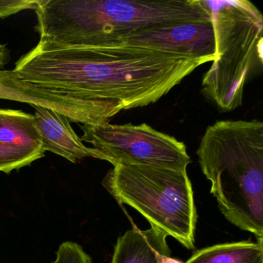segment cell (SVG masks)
I'll return each instance as SVG.
<instances>
[{
  "label": "cell",
  "instance_id": "9c48e42d",
  "mask_svg": "<svg viewBox=\"0 0 263 263\" xmlns=\"http://www.w3.org/2000/svg\"><path fill=\"white\" fill-rule=\"evenodd\" d=\"M33 107L35 123L45 152H53L74 164L87 158L107 161L101 152L84 144L67 117L51 109L37 106Z\"/></svg>",
  "mask_w": 263,
  "mask_h": 263
},
{
  "label": "cell",
  "instance_id": "3957f363",
  "mask_svg": "<svg viewBox=\"0 0 263 263\" xmlns=\"http://www.w3.org/2000/svg\"><path fill=\"white\" fill-rule=\"evenodd\" d=\"M196 154L226 219L263 240L262 122L217 121L206 129Z\"/></svg>",
  "mask_w": 263,
  "mask_h": 263
},
{
  "label": "cell",
  "instance_id": "4fadbf2b",
  "mask_svg": "<svg viewBox=\"0 0 263 263\" xmlns=\"http://www.w3.org/2000/svg\"><path fill=\"white\" fill-rule=\"evenodd\" d=\"M45 153L41 151L0 144V172L9 174L31 165L32 163L44 158Z\"/></svg>",
  "mask_w": 263,
  "mask_h": 263
},
{
  "label": "cell",
  "instance_id": "7c38bea8",
  "mask_svg": "<svg viewBox=\"0 0 263 263\" xmlns=\"http://www.w3.org/2000/svg\"><path fill=\"white\" fill-rule=\"evenodd\" d=\"M185 263H263V240L209 246L194 252Z\"/></svg>",
  "mask_w": 263,
  "mask_h": 263
},
{
  "label": "cell",
  "instance_id": "8992f818",
  "mask_svg": "<svg viewBox=\"0 0 263 263\" xmlns=\"http://www.w3.org/2000/svg\"><path fill=\"white\" fill-rule=\"evenodd\" d=\"M81 139L115 164H145L187 170L191 163L185 144L147 124L81 126Z\"/></svg>",
  "mask_w": 263,
  "mask_h": 263
},
{
  "label": "cell",
  "instance_id": "ba28073f",
  "mask_svg": "<svg viewBox=\"0 0 263 263\" xmlns=\"http://www.w3.org/2000/svg\"><path fill=\"white\" fill-rule=\"evenodd\" d=\"M125 42L154 47L165 51L215 60L212 21L193 22L147 30L129 36Z\"/></svg>",
  "mask_w": 263,
  "mask_h": 263
},
{
  "label": "cell",
  "instance_id": "2e32d148",
  "mask_svg": "<svg viewBox=\"0 0 263 263\" xmlns=\"http://www.w3.org/2000/svg\"><path fill=\"white\" fill-rule=\"evenodd\" d=\"M10 61V51L5 44H0V69H4Z\"/></svg>",
  "mask_w": 263,
  "mask_h": 263
},
{
  "label": "cell",
  "instance_id": "6da1fadb",
  "mask_svg": "<svg viewBox=\"0 0 263 263\" xmlns=\"http://www.w3.org/2000/svg\"><path fill=\"white\" fill-rule=\"evenodd\" d=\"M209 62L130 42L66 47L39 41L13 70L26 81L114 101L126 110L157 102Z\"/></svg>",
  "mask_w": 263,
  "mask_h": 263
},
{
  "label": "cell",
  "instance_id": "277c9868",
  "mask_svg": "<svg viewBox=\"0 0 263 263\" xmlns=\"http://www.w3.org/2000/svg\"><path fill=\"white\" fill-rule=\"evenodd\" d=\"M213 27L215 60L202 91L221 111L242 105L245 86L262 67L263 16L248 0H202Z\"/></svg>",
  "mask_w": 263,
  "mask_h": 263
},
{
  "label": "cell",
  "instance_id": "e0dca14e",
  "mask_svg": "<svg viewBox=\"0 0 263 263\" xmlns=\"http://www.w3.org/2000/svg\"><path fill=\"white\" fill-rule=\"evenodd\" d=\"M163 263H184L182 261H180L178 259H175V258H172L170 256H167L164 258Z\"/></svg>",
  "mask_w": 263,
  "mask_h": 263
},
{
  "label": "cell",
  "instance_id": "5b68a950",
  "mask_svg": "<svg viewBox=\"0 0 263 263\" xmlns=\"http://www.w3.org/2000/svg\"><path fill=\"white\" fill-rule=\"evenodd\" d=\"M102 184L121 205L141 214L151 228L194 249L198 217L187 170L118 164Z\"/></svg>",
  "mask_w": 263,
  "mask_h": 263
},
{
  "label": "cell",
  "instance_id": "5bb4252c",
  "mask_svg": "<svg viewBox=\"0 0 263 263\" xmlns=\"http://www.w3.org/2000/svg\"><path fill=\"white\" fill-rule=\"evenodd\" d=\"M57 257L51 263H91L90 255H87L82 246L73 241H64L58 248Z\"/></svg>",
  "mask_w": 263,
  "mask_h": 263
},
{
  "label": "cell",
  "instance_id": "30bf717a",
  "mask_svg": "<svg viewBox=\"0 0 263 263\" xmlns=\"http://www.w3.org/2000/svg\"><path fill=\"white\" fill-rule=\"evenodd\" d=\"M167 237L152 228L134 227L118 238L111 263H163L171 255Z\"/></svg>",
  "mask_w": 263,
  "mask_h": 263
},
{
  "label": "cell",
  "instance_id": "9a60e30c",
  "mask_svg": "<svg viewBox=\"0 0 263 263\" xmlns=\"http://www.w3.org/2000/svg\"><path fill=\"white\" fill-rule=\"evenodd\" d=\"M39 0H0V19L24 10H35Z\"/></svg>",
  "mask_w": 263,
  "mask_h": 263
},
{
  "label": "cell",
  "instance_id": "8fae6325",
  "mask_svg": "<svg viewBox=\"0 0 263 263\" xmlns=\"http://www.w3.org/2000/svg\"><path fill=\"white\" fill-rule=\"evenodd\" d=\"M0 144L45 152L34 115L22 110L0 108Z\"/></svg>",
  "mask_w": 263,
  "mask_h": 263
},
{
  "label": "cell",
  "instance_id": "52a82bcc",
  "mask_svg": "<svg viewBox=\"0 0 263 263\" xmlns=\"http://www.w3.org/2000/svg\"><path fill=\"white\" fill-rule=\"evenodd\" d=\"M0 99L51 109L77 124H105L123 109L114 101L93 99L85 95L44 87L23 79L14 70L0 69Z\"/></svg>",
  "mask_w": 263,
  "mask_h": 263
},
{
  "label": "cell",
  "instance_id": "7a4b0ae2",
  "mask_svg": "<svg viewBox=\"0 0 263 263\" xmlns=\"http://www.w3.org/2000/svg\"><path fill=\"white\" fill-rule=\"evenodd\" d=\"M40 41L66 47L125 42L147 30L212 21L202 0H39Z\"/></svg>",
  "mask_w": 263,
  "mask_h": 263
}]
</instances>
